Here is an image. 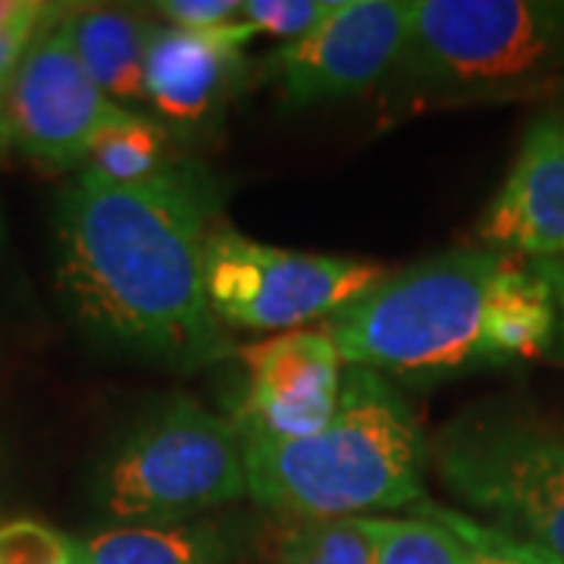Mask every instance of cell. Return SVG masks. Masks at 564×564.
<instances>
[{
	"instance_id": "9a60e30c",
	"label": "cell",
	"mask_w": 564,
	"mask_h": 564,
	"mask_svg": "<svg viewBox=\"0 0 564 564\" xmlns=\"http://www.w3.org/2000/svg\"><path fill=\"white\" fill-rule=\"evenodd\" d=\"M173 161V132L158 117L122 110L91 141L76 176L107 185H135L163 173Z\"/></svg>"
},
{
	"instance_id": "d4e9b609",
	"label": "cell",
	"mask_w": 564,
	"mask_h": 564,
	"mask_svg": "<svg viewBox=\"0 0 564 564\" xmlns=\"http://www.w3.org/2000/svg\"><path fill=\"white\" fill-rule=\"evenodd\" d=\"M13 148V126H10V110H7V88L0 85V163L7 161Z\"/></svg>"
},
{
	"instance_id": "7c38bea8",
	"label": "cell",
	"mask_w": 564,
	"mask_h": 564,
	"mask_svg": "<svg viewBox=\"0 0 564 564\" xmlns=\"http://www.w3.org/2000/svg\"><path fill=\"white\" fill-rule=\"evenodd\" d=\"M477 236L486 248L524 261L564 258V110L549 107L527 126Z\"/></svg>"
},
{
	"instance_id": "5bb4252c",
	"label": "cell",
	"mask_w": 564,
	"mask_h": 564,
	"mask_svg": "<svg viewBox=\"0 0 564 564\" xmlns=\"http://www.w3.org/2000/svg\"><path fill=\"white\" fill-rule=\"evenodd\" d=\"M66 25L85 73L113 104H148L144 51L154 22L129 7H69Z\"/></svg>"
},
{
	"instance_id": "cb8c5ba5",
	"label": "cell",
	"mask_w": 564,
	"mask_h": 564,
	"mask_svg": "<svg viewBox=\"0 0 564 564\" xmlns=\"http://www.w3.org/2000/svg\"><path fill=\"white\" fill-rule=\"evenodd\" d=\"M533 263V270L543 276V282L549 285V292H552V302H555V314H558V351H562L564 358V258H555V261H530Z\"/></svg>"
},
{
	"instance_id": "4fadbf2b",
	"label": "cell",
	"mask_w": 564,
	"mask_h": 564,
	"mask_svg": "<svg viewBox=\"0 0 564 564\" xmlns=\"http://www.w3.org/2000/svg\"><path fill=\"white\" fill-rule=\"evenodd\" d=\"M245 540L248 530L223 518L107 527L82 540L79 564H232Z\"/></svg>"
},
{
	"instance_id": "30bf717a",
	"label": "cell",
	"mask_w": 564,
	"mask_h": 564,
	"mask_svg": "<svg viewBox=\"0 0 564 564\" xmlns=\"http://www.w3.org/2000/svg\"><path fill=\"white\" fill-rule=\"evenodd\" d=\"M248 370L232 423L263 440H304L336 417L343 355L326 329H289L236 351Z\"/></svg>"
},
{
	"instance_id": "277c9868",
	"label": "cell",
	"mask_w": 564,
	"mask_h": 564,
	"mask_svg": "<svg viewBox=\"0 0 564 564\" xmlns=\"http://www.w3.org/2000/svg\"><path fill=\"white\" fill-rule=\"evenodd\" d=\"M395 110L530 101L564 88V0H408Z\"/></svg>"
},
{
	"instance_id": "e0dca14e",
	"label": "cell",
	"mask_w": 564,
	"mask_h": 564,
	"mask_svg": "<svg viewBox=\"0 0 564 564\" xmlns=\"http://www.w3.org/2000/svg\"><path fill=\"white\" fill-rule=\"evenodd\" d=\"M273 564H373V555L358 518L295 521L282 536Z\"/></svg>"
},
{
	"instance_id": "6da1fadb",
	"label": "cell",
	"mask_w": 564,
	"mask_h": 564,
	"mask_svg": "<svg viewBox=\"0 0 564 564\" xmlns=\"http://www.w3.org/2000/svg\"><path fill=\"white\" fill-rule=\"evenodd\" d=\"M223 207V182L198 161L135 185L69 182L54 204V285L82 339L180 373L226 361L236 348L204 292Z\"/></svg>"
},
{
	"instance_id": "8fae6325",
	"label": "cell",
	"mask_w": 564,
	"mask_h": 564,
	"mask_svg": "<svg viewBox=\"0 0 564 564\" xmlns=\"http://www.w3.org/2000/svg\"><path fill=\"white\" fill-rule=\"evenodd\" d=\"M258 32L245 20L214 32L154 25L144 51V95L170 132L198 135L217 126L248 73L245 44Z\"/></svg>"
},
{
	"instance_id": "7a4b0ae2",
	"label": "cell",
	"mask_w": 564,
	"mask_h": 564,
	"mask_svg": "<svg viewBox=\"0 0 564 564\" xmlns=\"http://www.w3.org/2000/svg\"><path fill=\"white\" fill-rule=\"evenodd\" d=\"M242 445L248 496L292 521L370 518L426 499L421 423L395 383L367 367L343 370L336 417L321 433L289 443L242 433Z\"/></svg>"
},
{
	"instance_id": "5b68a950",
	"label": "cell",
	"mask_w": 564,
	"mask_h": 564,
	"mask_svg": "<svg viewBox=\"0 0 564 564\" xmlns=\"http://www.w3.org/2000/svg\"><path fill=\"white\" fill-rule=\"evenodd\" d=\"M91 496L113 527L204 518L248 496L242 433L195 399H166L104 448Z\"/></svg>"
},
{
	"instance_id": "4316f807",
	"label": "cell",
	"mask_w": 564,
	"mask_h": 564,
	"mask_svg": "<svg viewBox=\"0 0 564 564\" xmlns=\"http://www.w3.org/2000/svg\"><path fill=\"white\" fill-rule=\"evenodd\" d=\"M0 467H3V462H0Z\"/></svg>"
},
{
	"instance_id": "3957f363",
	"label": "cell",
	"mask_w": 564,
	"mask_h": 564,
	"mask_svg": "<svg viewBox=\"0 0 564 564\" xmlns=\"http://www.w3.org/2000/svg\"><path fill=\"white\" fill-rule=\"evenodd\" d=\"M511 254L458 248L389 273L364 299L326 321L343 361L389 383H443L502 367L492 311Z\"/></svg>"
},
{
	"instance_id": "603a6c76",
	"label": "cell",
	"mask_w": 564,
	"mask_h": 564,
	"mask_svg": "<svg viewBox=\"0 0 564 564\" xmlns=\"http://www.w3.org/2000/svg\"><path fill=\"white\" fill-rule=\"evenodd\" d=\"M39 32H0V85H3V88H7L10 79L17 76L22 57H25L29 44L35 41Z\"/></svg>"
},
{
	"instance_id": "d6986e66",
	"label": "cell",
	"mask_w": 564,
	"mask_h": 564,
	"mask_svg": "<svg viewBox=\"0 0 564 564\" xmlns=\"http://www.w3.org/2000/svg\"><path fill=\"white\" fill-rule=\"evenodd\" d=\"M333 7L336 0H245L242 20L258 35H270L289 44L314 32Z\"/></svg>"
},
{
	"instance_id": "9c48e42d",
	"label": "cell",
	"mask_w": 564,
	"mask_h": 564,
	"mask_svg": "<svg viewBox=\"0 0 564 564\" xmlns=\"http://www.w3.org/2000/svg\"><path fill=\"white\" fill-rule=\"evenodd\" d=\"M408 41V0H336L329 17L304 39L270 54L285 107L358 98L386 85Z\"/></svg>"
},
{
	"instance_id": "52a82bcc",
	"label": "cell",
	"mask_w": 564,
	"mask_h": 564,
	"mask_svg": "<svg viewBox=\"0 0 564 564\" xmlns=\"http://www.w3.org/2000/svg\"><path fill=\"white\" fill-rule=\"evenodd\" d=\"M392 270L377 261L261 245L223 220L204 248V292L214 317L236 329H302L329 321Z\"/></svg>"
},
{
	"instance_id": "ba28073f",
	"label": "cell",
	"mask_w": 564,
	"mask_h": 564,
	"mask_svg": "<svg viewBox=\"0 0 564 564\" xmlns=\"http://www.w3.org/2000/svg\"><path fill=\"white\" fill-rule=\"evenodd\" d=\"M69 7L63 3L61 13L35 35L7 85L13 148L57 173L79 170L98 132L126 110L85 73L66 25Z\"/></svg>"
},
{
	"instance_id": "7402d4cb",
	"label": "cell",
	"mask_w": 564,
	"mask_h": 564,
	"mask_svg": "<svg viewBox=\"0 0 564 564\" xmlns=\"http://www.w3.org/2000/svg\"><path fill=\"white\" fill-rule=\"evenodd\" d=\"M63 10L44 0H0V32H39Z\"/></svg>"
},
{
	"instance_id": "8992f818",
	"label": "cell",
	"mask_w": 564,
	"mask_h": 564,
	"mask_svg": "<svg viewBox=\"0 0 564 564\" xmlns=\"http://www.w3.org/2000/svg\"><path fill=\"white\" fill-rule=\"evenodd\" d=\"M443 489L480 524L564 564V426L524 408L477 404L430 443Z\"/></svg>"
},
{
	"instance_id": "ffe728a7",
	"label": "cell",
	"mask_w": 564,
	"mask_h": 564,
	"mask_svg": "<svg viewBox=\"0 0 564 564\" xmlns=\"http://www.w3.org/2000/svg\"><path fill=\"white\" fill-rule=\"evenodd\" d=\"M452 514H455L458 530L470 543L467 564H558L540 549L521 543V540H511L499 530L480 524L477 518H467V514H458V511H452Z\"/></svg>"
},
{
	"instance_id": "2e32d148",
	"label": "cell",
	"mask_w": 564,
	"mask_h": 564,
	"mask_svg": "<svg viewBox=\"0 0 564 564\" xmlns=\"http://www.w3.org/2000/svg\"><path fill=\"white\" fill-rule=\"evenodd\" d=\"M414 508L417 518H358L373 564H467L470 543L455 514L430 499Z\"/></svg>"
},
{
	"instance_id": "ac0fdd59",
	"label": "cell",
	"mask_w": 564,
	"mask_h": 564,
	"mask_svg": "<svg viewBox=\"0 0 564 564\" xmlns=\"http://www.w3.org/2000/svg\"><path fill=\"white\" fill-rule=\"evenodd\" d=\"M0 564H79V543L35 518L0 524Z\"/></svg>"
},
{
	"instance_id": "44dd1931",
	"label": "cell",
	"mask_w": 564,
	"mask_h": 564,
	"mask_svg": "<svg viewBox=\"0 0 564 564\" xmlns=\"http://www.w3.org/2000/svg\"><path fill=\"white\" fill-rule=\"evenodd\" d=\"M151 10L185 32H214L242 20V0H161Z\"/></svg>"
},
{
	"instance_id": "484cf974",
	"label": "cell",
	"mask_w": 564,
	"mask_h": 564,
	"mask_svg": "<svg viewBox=\"0 0 564 564\" xmlns=\"http://www.w3.org/2000/svg\"><path fill=\"white\" fill-rule=\"evenodd\" d=\"M3 251H7V226H3V214H0V263H3Z\"/></svg>"
}]
</instances>
